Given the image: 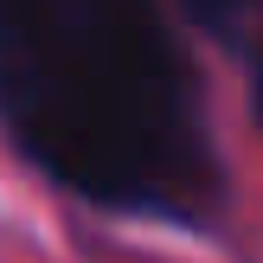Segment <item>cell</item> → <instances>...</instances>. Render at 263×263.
Instances as JSON below:
<instances>
[{"instance_id":"1","label":"cell","mask_w":263,"mask_h":263,"mask_svg":"<svg viewBox=\"0 0 263 263\" xmlns=\"http://www.w3.org/2000/svg\"><path fill=\"white\" fill-rule=\"evenodd\" d=\"M193 84L154 0H0V122L90 205L174 225L218 212Z\"/></svg>"},{"instance_id":"2","label":"cell","mask_w":263,"mask_h":263,"mask_svg":"<svg viewBox=\"0 0 263 263\" xmlns=\"http://www.w3.org/2000/svg\"><path fill=\"white\" fill-rule=\"evenodd\" d=\"M186 7L199 13L205 26H225V20H238V13H244V0H186Z\"/></svg>"},{"instance_id":"3","label":"cell","mask_w":263,"mask_h":263,"mask_svg":"<svg viewBox=\"0 0 263 263\" xmlns=\"http://www.w3.org/2000/svg\"><path fill=\"white\" fill-rule=\"evenodd\" d=\"M251 84H257V116H263V26H257V45H251Z\"/></svg>"}]
</instances>
